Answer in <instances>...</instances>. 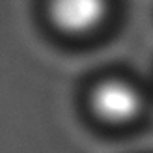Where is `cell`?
Segmentation results:
<instances>
[{
    "mask_svg": "<svg viewBox=\"0 0 153 153\" xmlns=\"http://www.w3.org/2000/svg\"><path fill=\"white\" fill-rule=\"evenodd\" d=\"M90 106L105 123L125 125L140 116L144 99L134 84L123 79H106L91 90Z\"/></svg>",
    "mask_w": 153,
    "mask_h": 153,
    "instance_id": "cell-1",
    "label": "cell"
},
{
    "mask_svg": "<svg viewBox=\"0 0 153 153\" xmlns=\"http://www.w3.org/2000/svg\"><path fill=\"white\" fill-rule=\"evenodd\" d=\"M47 13L51 22L62 34H91L106 21V0H49Z\"/></svg>",
    "mask_w": 153,
    "mask_h": 153,
    "instance_id": "cell-2",
    "label": "cell"
}]
</instances>
